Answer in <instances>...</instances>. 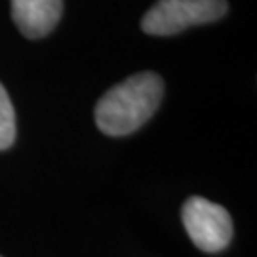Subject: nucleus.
Listing matches in <instances>:
<instances>
[{
	"label": "nucleus",
	"mask_w": 257,
	"mask_h": 257,
	"mask_svg": "<svg viewBox=\"0 0 257 257\" xmlns=\"http://www.w3.org/2000/svg\"><path fill=\"white\" fill-rule=\"evenodd\" d=\"M227 10V0H158L141 19V29L147 35L170 37L194 25L217 21Z\"/></svg>",
	"instance_id": "f03ea898"
},
{
	"label": "nucleus",
	"mask_w": 257,
	"mask_h": 257,
	"mask_svg": "<svg viewBox=\"0 0 257 257\" xmlns=\"http://www.w3.org/2000/svg\"><path fill=\"white\" fill-rule=\"evenodd\" d=\"M183 225L194 246L208 253L221 251L232 238V221L227 210L202 196L185 202Z\"/></svg>",
	"instance_id": "7ed1b4c3"
},
{
	"label": "nucleus",
	"mask_w": 257,
	"mask_h": 257,
	"mask_svg": "<svg viewBox=\"0 0 257 257\" xmlns=\"http://www.w3.org/2000/svg\"><path fill=\"white\" fill-rule=\"evenodd\" d=\"M16 139V112L4 86L0 84V151L12 147Z\"/></svg>",
	"instance_id": "39448f33"
},
{
	"label": "nucleus",
	"mask_w": 257,
	"mask_h": 257,
	"mask_svg": "<svg viewBox=\"0 0 257 257\" xmlns=\"http://www.w3.org/2000/svg\"><path fill=\"white\" fill-rule=\"evenodd\" d=\"M164 82L155 73H138L112 86L95 105V124L103 134L120 138L139 130L162 101Z\"/></svg>",
	"instance_id": "f257e3e1"
},
{
	"label": "nucleus",
	"mask_w": 257,
	"mask_h": 257,
	"mask_svg": "<svg viewBox=\"0 0 257 257\" xmlns=\"http://www.w3.org/2000/svg\"><path fill=\"white\" fill-rule=\"evenodd\" d=\"M63 14V0H12V18L27 38L50 35Z\"/></svg>",
	"instance_id": "20e7f679"
}]
</instances>
